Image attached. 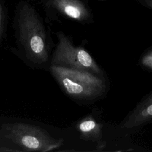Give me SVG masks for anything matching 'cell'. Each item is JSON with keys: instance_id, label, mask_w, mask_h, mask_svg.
I'll list each match as a JSON object with an SVG mask.
<instances>
[{"instance_id": "6da1fadb", "label": "cell", "mask_w": 152, "mask_h": 152, "mask_svg": "<svg viewBox=\"0 0 152 152\" xmlns=\"http://www.w3.org/2000/svg\"><path fill=\"white\" fill-rule=\"evenodd\" d=\"M50 71L65 93L78 100H94L106 91L102 75L83 69L52 64Z\"/></svg>"}, {"instance_id": "7a4b0ae2", "label": "cell", "mask_w": 152, "mask_h": 152, "mask_svg": "<svg viewBox=\"0 0 152 152\" xmlns=\"http://www.w3.org/2000/svg\"><path fill=\"white\" fill-rule=\"evenodd\" d=\"M18 39L27 58L42 64L48 59V44L45 27L34 8L24 4L17 16Z\"/></svg>"}, {"instance_id": "3957f363", "label": "cell", "mask_w": 152, "mask_h": 152, "mask_svg": "<svg viewBox=\"0 0 152 152\" xmlns=\"http://www.w3.org/2000/svg\"><path fill=\"white\" fill-rule=\"evenodd\" d=\"M1 132L5 138L27 151L47 152L63 145L62 139L55 138L40 126L23 122L4 124Z\"/></svg>"}, {"instance_id": "277c9868", "label": "cell", "mask_w": 152, "mask_h": 152, "mask_svg": "<svg viewBox=\"0 0 152 152\" xmlns=\"http://www.w3.org/2000/svg\"><path fill=\"white\" fill-rule=\"evenodd\" d=\"M58 43L52 59V64L86 70L102 75V71L84 48L75 46L62 32L57 33Z\"/></svg>"}, {"instance_id": "5b68a950", "label": "cell", "mask_w": 152, "mask_h": 152, "mask_svg": "<svg viewBox=\"0 0 152 152\" xmlns=\"http://www.w3.org/2000/svg\"><path fill=\"white\" fill-rule=\"evenodd\" d=\"M152 121V91L144 96L122 122V128H137Z\"/></svg>"}, {"instance_id": "8992f818", "label": "cell", "mask_w": 152, "mask_h": 152, "mask_svg": "<svg viewBox=\"0 0 152 152\" xmlns=\"http://www.w3.org/2000/svg\"><path fill=\"white\" fill-rule=\"evenodd\" d=\"M50 5L65 16L79 22L87 21L90 13L80 0H48Z\"/></svg>"}, {"instance_id": "52a82bcc", "label": "cell", "mask_w": 152, "mask_h": 152, "mask_svg": "<svg viewBox=\"0 0 152 152\" xmlns=\"http://www.w3.org/2000/svg\"><path fill=\"white\" fill-rule=\"evenodd\" d=\"M77 128L83 139L97 141L102 137V125L91 116L80 121Z\"/></svg>"}, {"instance_id": "ba28073f", "label": "cell", "mask_w": 152, "mask_h": 152, "mask_svg": "<svg viewBox=\"0 0 152 152\" xmlns=\"http://www.w3.org/2000/svg\"><path fill=\"white\" fill-rule=\"evenodd\" d=\"M140 63L144 68L152 70V48L142 55Z\"/></svg>"}, {"instance_id": "9c48e42d", "label": "cell", "mask_w": 152, "mask_h": 152, "mask_svg": "<svg viewBox=\"0 0 152 152\" xmlns=\"http://www.w3.org/2000/svg\"><path fill=\"white\" fill-rule=\"evenodd\" d=\"M2 8L1 5H0V37L1 36V31H2Z\"/></svg>"}, {"instance_id": "30bf717a", "label": "cell", "mask_w": 152, "mask_h": 152, "mask_svg": "<svg viewBox=\"0 0 152 152\" xmlns=\"http://www.w3.org/2000/svg\"><path fill=\"white\" fill-rule=\"evenodd\" d=\"M147 5L152 9V0H145Z\"/></svg>"}]
</instances>
